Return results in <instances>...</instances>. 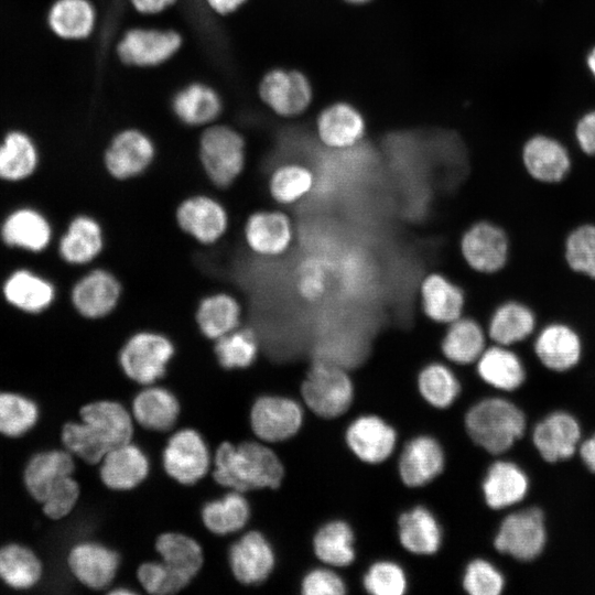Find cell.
I'll use <instances>...</instances> for the list:
<instances>
[{"instance_id": "37", "label": "cell", "mask_w": 595, "mask_h": 595, "mask_svg": "<svg viewBox=\"0 0 595 595\" xmlns=\"http://www.w3.org/2000/svg\"><path fill=\"white\" fill-rule=\"evenodd\" d=\"M479 379L495 390L511 392L526 380V369L519 356L509 347L487 346L475 364Z\"/></svg>"}, {"instance_id": "27", "label": "cell", "mask_w": 595, "mask_h": 595, "mask_svg": "<svg viewBox=\"0 0 595 595\" xmlns=\"http://www.w3.org/2000/svg\"><path fill=\"white\" fill-rule=\"evenodd\" d=\"M105 247V235L100 223L87 214L75 215L67 224L57 242L62 261L82 267L95 261Z\"/></svg>"}, {"instance_id": "20", "label": "cell", "mask_w": 595, "mask_h": 595, "mask_svg": "<svg viewBox=\"0 0 595 595\" xmlns=\"http://www.w3.org/2000/svg\"><path fill=\"white\" fill-rule=\"evenodd\" d=\"M119 562L117 552L93 541L74 544L66 556V564L72 575L84 586L96 591L111 584Z\"/></svg>"}, {"instance_id": "12", "label": "cell", "mask_w": 595, "mask_h": 595, "mask_svg": "<svg viewBox=\"0 0 595 595\" xmlns=\"http://www.w3.org/2000/svg\"><path fill=\"white\" fill-rule=\"evenodd\" d=\"M177 227L196 242L210 246L227 232L229 215L216 198L197 194L184 198L175 209Z\"/></svg>"}, {"instance_id": "58", "label": "cell", "mask_w": 595, "mask_h": 595, "mask_svg": "<svg viewBox=\"0 0 595 595\" xmlns=\"http://www.w3.org/2000/svg\"><path fill=\"white\" fill-rule=\"evenodd\" d=\"M176 0H130L132 7L143 14H156L160 13L172 4Z\"/></svg>"}, {"instance_id": "43", "label": "cell", "mask_w": 595, "mask_h": 595, "mask_svg": "<svg viewBox=\"0 0 595 595\" xmlns=\"http://www.w3.org/2000/svg\"><path fill=\"white\" fill-rule=\"evenodd\" d=\"M172 109L186 126L201 127L214 121L221 111L218 93L203 83H192L173 97Z\"/></svg>"}, {"instance_id": "33", "label": "cell", "mask_w": 595, "mask_h": 595, "mask_svg": "<svg viewBox=\"0 0 595 595\" xmlns=\"http://www.w3.org/2000/svg\"><path fill=\"white\" fill-rule=\"evenodd\" d=\"M79 420L85 422L94 434L111 448L129 443L133 434L130 413L115 401H95L79 409Z\"/></svg>"}, {"instance_id": "47", "label": "cell", "mask_w": 595, "mask_h": 595, "mask_svg": "<svg viewBox=\"0 0 595 595\" xmlns=\"http://www.w3.org/2000/svg\"><path fill=\"white\" fill-rule=\"evenodd\" d=\"M155 549L162 562L190 581L203 565V552L199 544L185 534L163 533L158 538Z\"/></svg>"}, {"instance_id": "49", "label": "cell", "mask_w": 595, "mask_h": 595, "mask_svg": "<svg viewBox=\"0 0 595 595\" xmlns=\"http://www.w3.org/2000/svg\"><path fill=\"white\" fill-rule=\"evenodd\" d=\"M563 257L572 272L595 280V224H581L566 235Z\"/></svg>"}, {"instance_id": "35", "label": "cell", "mask_w": 595, "mask_h": 595, "mask_svg": "<svg viewBox=\"0 0 595 595\" xmlns=\"http://www.w3.org/2000/svg\"><path fill=\"white\" fill-rule=\"evenodd\" d=\"M148 473L145 454L130 442L111 448L100 461V478L110 489H132L145 479Z\"/></svg>"}, {"instance_id": "52", "label": "cell", "mask_w": 595, "mask_h": 595, "mask_svg": "<svg viewBox=\"0 0 595 595\" xmlns=\"http://www.w3.org/2000/svg\"><path fill=\"white\" fill-rule=\"evenodd\" d=\"M505 584L501 572L486 559L475 558L464 567L462 587L469 595H499Z\"/></svg>"}, {"instance_id": "48", "label": "cell", "mask_w": 595, "mask_h": 595, "mask_svg": "<svg viewBox=\"0 0 595 595\" xmlns=\"http://www.w3.org/2000/svg\"><path fill=\"white\" fill-rule=\"evenodd\" d=\"M214 353L225 369H245L258 357L259 340L251 328L238 327L215 340Z\"/></svg>"}, {"instance_id": "31", "label": "cell", "mask_w": 595, "mask_h": 595, "mask_svg": "<svg viewBox=\"0 0 595 595\" xmlns=\"http://www.w3.org/2000/svg\"><path fill=\"white\" fill-rule=\"evenodd\" d=\"M40 553L20 541L0 544V582L11 591H31L44 576Z\"/></svg>"}, {"instance_id": "21", "label": "cell", "mask_w": 595, "mask_h": 595, "mask_svg": "<svg viewBox=\"0 0 595 595\" xmlns=\"http://www.w3.org/2000/svg\"><path fill=\"white\" fill-rule=\"evenodd\" d=\"M259 94L264 104L284 117L303 112L312 99L307 78L296 71L281 68L272 69L263 76Z\"/></svg>"}, {"instance_id": "50", "label": "cell", "mask_w": 595, "mask_h": 595, "mask_svg": "<svg viewBox=\"0 0 595 595\" xmlns=\"http://www.w3.org/2000/svg\"><path fill=\"white\" fill-rule=\"evenodd\" d=\"M361 585L371 595H402L408 593V576L400 563L380 559L367 566Z\"/></svg>"}, {"instance_id": "22", "label": "cell", "mask_w": 595, "mask_h": 595, "mask_svg": "<svg viewBox=\"0 0 595 595\" xmlns=\"http://www.w3.org/2000/svg\"><path fill=\"white\" fill-rule=\"evenodd\" d=\"M521 160L527 174L541 184H559L569 175L572 161L566 148L556 139L536 134L522 147Z\"/></svg>"}, {"instance_id": "51", "label": "cell", "mask_w": 595, "mask_h": 595, "mask_svg": "<svg viewBox=\"0 0 595 595\" xmlns=\"http://www.w3.org/2000/svg\"><path fill=\"white\" fill-rule=\"evenodd\" d=\"M60 435L63 447L88 464L100 463L109 451L82 420L64 423Z\"/></svg>"}, {"instance_id": "29", "label": "cell", "mask_w": 595, "mask_h": 595, "mask_svg": "<svg viewBox=\"0 0 595 595\" xmlns=\"http://www.w3.org/2000/svg\"><path fill=\"white\" fill-rule=\"evenodd\" d=\"M487 332L478 320L463 315L445 326L439 343L442 358L452 366L475 365L487 347Z\"/></svg>"}, {"instance_id": "40", "label": "cell", "mask_w": 595, "mask_h": 595, "mask_svg": "<svg viewBox=\"0 0 595 595\" xmlns=\"http://www.w3.org/2000/svg\"><path fill=\"white\" fill-rule=\"evenodd\" d=\"M242 310L239 301L226 292L204 296L195 311L196 325L204 337L216 340L240 326Z\"/></svg>"}, {"instance_id": "16", "label": "cell", "mask_w": 595, "mask_h": 595, "mask_svg": "<svg viewBox=\"0 0 595 595\" xmlns=\"http://www.w3.org/2000/svg\"><path fill=\"white\" fill-rule=\"evenodd\" d=\"M418 295L422 314L433 324L446 326L465 314L464 289L441 271H430L421 278Z\"/></svg>"}, {"instance_id": "8", "label": "cell", "mask_w": 595, "mask_h": 595, "mask_svg": "<svg viewBox=\"0 0 595 595\" xmlns=\"http://www.w3.org/2000/svg\"><path fill=\"white\" fill-rule=\"evenodd\" d=\"M404 487L420 489L431 485L444 472L446 455L442 443L431 434H416L392 455Z\"/></svg>"}, {"instance_id": "11", "label": "cell", "mask_w": 595, "mask_h": 595, "mask_svg": "<svg viewBox=\"0 0 595 595\" xmlns=\"http://www.w3.org/2000/svg\"><path fill=\"white\" fill-rule=\"evenodd\" d=\"M344 439L361 463L381 465L396 453L399 436L396 428L379 414L364 413L346 426Z\"/></svg>"}, {"instance_id": "2", "label": "cell", "mask_w": 595, "mask_h": 595, "mask_svg": "<svg viewBox=\"0 0 595 595\" xmlns=\"http://www.w3.org/2000/svg\"><path fill=\"white\" fill-rule=\"evenodd\" d=\"M526 426L523 411L501 397L483 398L464 414V430L469 441L493 456L507 453L522 437Z\"/></svg>"}, {"instance_id": "56", "label": "cell", "mask_w": 595, "mask_h": 595, "mask_svg": "<svg viewBox=\"0 0 595 595\" xmlns=\"http://www.w3.org/2000/svg\"><path fill=\"white\" fill-rule=\"evenodd\" d=\"M296 294L307 303L322 300L328 288V274L322 263L316 260L303 262L295 274Z\"/></svg>"}, {"instance_id": "18", "label": "cell", "mask_w": 595, "mask_h": 595, "mask_svg": "<svg viewBox=\"0 0 595 595\" xmlns=\"http://www.w3.org/2000/svg\"><path fill=\"white\" fill-rule=\"evenodd\" d=\"M0 291L9 306L29 315L46 312L57 296L56 286L48 278L24 267L10 271L3 279Z\"/></svg>"}, {"instance_id": "4", "label": "cell", "mask_w": 595, "mask_h": 595, "mask_svg": "<svg viewBox=\"0 0 595 595\" xmlns=\"http://www.w3.org/2000/svg\"><path fill=\"white\" fill-rule=\"evenodd\" d=\"M198 158L209 182L219 188L231 186L246 165V143L231 127L216 125L206 128L199 138Z\"/></svg>"}, {"instance_id": "62", "label": "cell", "mask_w": 595, "mask_h": 595, "mask_svg": "<svg viewBox=\"0 0 595 595\" xmlns=\"http://www.w3.org/2000/svg\"><path fill=\"white\" fill-rule=\"evenodd\" d=\"M111 594H133V592L128 588H117Z\"/></svg>"}, {"instance_id": "38", "label": "cell", "mask_w": 595, "mask_h": 595, "mask_svg": "<svg viewBox=\"0 0 595 595\" xmlns=\"http://www.w3.org/2000/svg\"><path fill=\"white\" fill-rule=\"evenodd\" d=\"M40 165V151L33 138L22 130L7 132L0 141V181L21 183Z\"/></svg>"}, {"instance_id": "55", "label": "cell", "mask_w": 595, "mask_h": 595, "mask_svg": "<svg viewBox=\"0 0 595 595\" xmlns=\"http://www.w3.org/2000/svg\"><path fill=\"white\" fill-rule=\"evenodd\" d=\"M300 593L303 595H344L348 593L339 571L327 565L311 567L302 577Z\"/></svg>"}, {"instance_id": "57", "label": "cell", "mask_w": 595, "mask_h": 595, "mask_svg": "<svg viewBox=\"0 0 595 595\" xmlns=\"http://www.w3.org/2000/svg\"><path fill=\"white\" fill-rule=\"evenodd\" d=\"M575 139L585 154L595 155V110L580 118L575 127Z\"/></svg>"}, {"instance_id": "13", "label": "cell", "mask_w": 595, "mask_h": 595, "mask_svg": "<svg viewBox=\"0 0 595 595\" xmlns=\"http://www.w3.org/2000/svg\"><path fill=\"white\" fill-rule=\"evenodd\" d=\"M155 145L143 131L123 129L110 140L104 153V166L117 181H129L142 175L153 163Z\"/></svg>"}, {"instance_id": "23", "label": "cell", "mask_w": 595, "mask_h": 595, "mask_svg": "<svg viewBox=\"0 0 595 595\" xmlns=\"http://www.w3.org/2000/svg\"><path fill=\"white\" fill-rule=\"evenodd\" d=\"M581 436L577 420L567 412L555 411L534 425L532 442L544 461L556 463L575 454Z\"/></svg>"}, {"instance_id": "45", "label": "cell", "mask_w": 595, "mask_h": 595, "mask_svg": "<svg viewBox=\"0 0 595 595\" xmlns=\"http://www.w3.org/2000/svg\"><path fill=\"white\" fill-rule=\"evenodd\" d=\"M51 31L64 40H83L91 34L96 11L89 0H56L48 9Z\"/></svg>"}, {"instance_id": "9", "label": "cell", "mask_w": 595, "mask_h": 595, "mask_svg": "<svg viewBox=\"0 0 595 595\" xmlns=\"http://www.w3.org/2000/svg\"><path fill=\"white\" fill-rule=\"evenodd\" d=\"M242 236L253 255L274 259L292 248L296 232L291 216L278 207L252 212L245 220Z\"/></svg>"}, {"instance_id": "14", "label": "cell", "mask_w": 595, "mask_h": 595, "mask_svg": "<svg viewBox=\"0 0 595 595\" xmlns=\"http://www.w3.org/2000/svg\"><path fill=\"white\" fill-rule=\"evenodd\" d=\"M122 294L119 279L109 270L96 268L79 277L69 292L75 312L83 318L96 321L110 315Z\"/></svg>"}, {"instance_id": "54", "label": "cell", "mask_w": 595, "mask_h": 595, "mask_svg": "<svg viewBox=\"0 0 595 595\" xmlns=\"http://www.w3.org/2000/svg\"><path fill=\"white\" fill-rule=\"evenodd\" d=\"M80 496V487L73 475L56 483L39 507L42 515L51 521H60L72 513Z\"/></svg>"}, {"instance_id": "5", "label": "cell", "mask_w": 595, "mask_h": 595, "mask_svg": "<svg viewBox=\"0 0 595 595\" xmlns=\"http://www.w3.org/2000/svg\"><path fill=\"white\" fill-rule=\"evenodd\" d=\"M175 353L172 340L162 333L140 331L132 334L119 350L123 374L132 381L150 386L161 379Z\"/></svg>"}, {"instance_id": "25", "label": "cell", "mask_w": 595, "mask_h": 595, "mask_svg": "<svg viewBox=\"0 0 595 595\" xmlns=\"http://www.w3.org/2000/svg\"><path fill=\"white\" fill-rule=\"evenodd\" d=\"M74 456L64 447L34 452L22 468V483L28 495L37 504L61 479L74 475Z\"/></svg>"}, {"instance_id": "19", "label": "cell", "mask_w": 595, "mask_h": 595, "mask_svg": "<svg viewBox=\"0 0 595 595\" xmlns=\"http://www.w3.org/2000/svg\"><path fill=\"white\" fill-rule=\"evenodd\" d=\"M163 466L173 479L184 485L203 478L209 467V454L201 434L192 429L174 433L163 451Z\"/></svg>"}, {"instance_id": "34", "label": "cell", "mask_w": 595, "mask_h": 595, "mask_svg": "<svg viewBox=\"0 0 595 595\" xmlns=\"http://www.w3.org/2000/svg\"><path fill=\"white\" fill-rule=\"evenodd\" d=\"M536 327L537 317L532 309L521 301L508 300L493 310L486 332L493 344L510 347L526 340Z\"/></svg>"}, {"instance_id": "15", "label": "cell", "mask_w": 595, "mask_h": 595, "mask_svg": "<svg viewBox=\"0 0 595 595\" xmlns=\"http://www.w3.org/2000/svg\"><path fill=\"white\" fill-rule=\"evenodd\" d=\"M53 238L52 223L33 206L15 207L0 223V240L13 250L41 253L51 246Z\"/></svg>"}, {"instance_id": "6", "label": "cell", "mask_w": 595, "mask_h": 595, "mask_svg": "<svg viewBox=\"0 0 595 595\" xmlns=\"http://www.w3.org/2000/svg\"><path fill=\"white\" fill-rule=\"evenodd\" d=\"M545 544L544 515L534 506L506 515L493 537V547L498 553L521 562L537 559Z\"/></svg>"}, {"instance_id": "24", "label": "cell", "mask_w": 595, "mask_h": 595, "mask_svg": "<svg viewBox=\"0 0 595 595\" xmlns=\"http://www.w3.org/2000/svg\"><path fill=\"white\" fill-rule=\"evenodd\" d=\"M400 545L415 556L434 555L442 547L444 533L436 515L425 505L416 504L397 519Z\"/></svg>"}, {"instance_id": "42", "label": "cell", "mask_w": 595, "mask_h": 595, "mask_svg": "<svg viewBox=\"0 0 595 595\" xmlns=\"http://www.w3.org/2000/svg\"><path fill=\"white\" fill-rule=\"evenodd\" d=\"M41 419L39 402L18 390L0 389V437L20 440L32 432Z\"/></svg>"}, {"instance_id": "28", "label": "cell", "mask_w": 595, "mask_h": 595, "mask_svg": "<svg viewBox=\"0 0 595 595\" xmlns=\"http://www.w3.org/2000/svg\"><path fill=\"white\" fill-rule=\"evenodd\" d=\"M533 350L547 369L563 372L575 367L582 357V340L578 333L566 323L553 322L537 335Z\"/></svg>"}, {"instance_id": "61", "label": "cell", "mask_w": 595, "mask_h": 595, "mask_svg": "<svg viewBox=\"0 0 595 595\" xmlns=\"http://www.w3.org/2000/svg\"><path fill=\"white\" fill-rule=\"evenodd\" d=\"M587 67L595 77V46L588 52L586 57Z\"/></svg>"}, {"instance_id": "3", "label": "cell", "mask_w": 595, "mask_h": 595, "mask_svg": "<svg viewBox=\"0 0 595 595\" xmlns=\"http://www.w3.org/2000/svg\"><path fill=\"white\" fill-rule=\"evenodd\" d=\"M299 394L312 415L336 420L343 418L354 404V378L346 366L315 357L304 371Z\"/></svg>"}, {"instance_id": "39", "label": "cell", "mask_w": 595, "mask_h": 595, "mask_svg": "<svg viewBox=\"0 0 595 595\" xmlns=\"http://www.w3.org/2000/svg\"><path fill=\"white\" fill-rule=\"evenodd\" d=\"M416 388L426 404L444 411L456 402L463 387L451 364L444 359H434L418 370Z\"/></svg>"}, {"instance_id": "17", "label": "cell", "mask_w": 595, "mask_h": 595, "mask_svg": "<svg viewBox=\"0 0 595 595\" xmlns=\"http://www.w3.org/2000/svg\"><path fill=\"white\" fill-rule=\"evenodd\" d=\"M181 45L182 36L173 30L134 28L123 34L117 53L127 65L149 67L170 60Z\"/></svg>"}, {"instance_id": "32", "label": "cell", "mask_w": 595, "mask_h": 595, "mask_svg": "<svg viewBox=\"0 0 595 595\" xmlns=\"http://www.w3.org/2000/svg\"><path fill=\"white\" fill-rule=\"evenodd\" d=\"M312 548L320 564L346 570L357 556L354 528L345 519H329L314 532Z\"/></svg>"}, {"instance_id": "36", "label": "cell", "mask_w": 595, "mask_h": 595, "mask_svg": "<svg viewBox=\"0 0 595 595\" xmlns=\"http://www.w3.org/2000/svg\"><path fill=\"white\" fill-rule=\"evenodd\" d=\"M321 143L332 150L343 151L356 147L365 134L361 115L347 104H335L320 115L316 125Z\"/></svg>"}, {"instance_id": "7", "label": "cell", "mask_w": 595, "mask_h": 595, "mask_svg": "<svg viewBox=\"0 0 595 595\" xmlns=\"http://www.w3.org/2000/svg\"><path fill=\"white\" fill-rule=\"evenodd\" d=\"M458 248L465 264L482 275H494L502 271L511 250L507 231L487 219L470 224L461 235Z\"/></svg>"}, {"instance_id": "26", "label": "cell", "mask_w": 595, "mask_h": 595, "mask_svg": "<svg viewBox=\"0 0 595 595\" xmlns=\"http://www.w3.org/2000/svg\"><path fill=\"white\" fill-rule=\"evenodd\" d=\"M229 564L240 583L253 585L262 583L272 573L275 555L270 542L262 533L250 531L231 545Z\"/></svg>"}, {"instance_id": "53", "label": "cell", "mask_w": 595, "mask_h": 595, "mask_svg": "<svg viewBox=\"0 0 595 595\" xmlns=\"http://www.w3.org/2000/svg\"><path fill=\"white\" fill-rule=\"evenodd\" d=\"M137 575L142 587L153 595L175 594L190 583L188 578L162 561L141 564Z\"/></svg>"}, {"instance_id": "1", "label": "cell", "mask_w": 595, "mask_h": 595, "mask_svg": "<svg viewBox=\"0 0 595 595\" xmlns=\"http://www.w3.org/2000/svg\"><path fill=\"white\" fill-rule=\"evenodd\" d=\"M215 480L236 491L277 489L281 486L285 469L278 454L258 442L239 445L224 442L215 454Z\"/></svg>"}, {"instance_id": "63", "label": "cell", "mask_w": 595, "mask_h": 595, "mask_svg": "<svg viewBox=\"0 0 595 595\" xmlns=\"http://www.w3.org/2000/svg\"><path fill=\"white\" fill-rule=\"evenodd\" d=\"M346 1L351 2V3H365L369 0H346Z\"/></svg>"}, {"instance_id": "59", "label": "cell", "mask_w": 595, "mask_h": 595, "mask_svg": "<svg viewBox=\"0 0 595 595\" xmlns=\"http://www.w3.org/2000/svg\"><path fill=\"white\" fill-rule=\"evenodd\" d=\"M578 454L587 469L595 474V433L580 443Z\"/></svg>"}, {"instance_id": "41", "label": "cell", "mask_w": 595, "mask_h": 595, "mask_svg": "<svg viewBox=\"0 0 595 595\" xmlns=\"http://www.w3.org/2000/svg\"><path fill=\"white\" fill-rule=\"evenodd\" d=\"M316 184L314 171L300 162L277 165L268 178V193L279 207H288L303 201Z\"/></svg>"}, {"instance_id": "30", "label": "cell", "mask_w": 595, "mask_h": 595, "mask_svg": "<svg viewBox=\"0 0 595 595\" xmlns=\"http://www.w3.org/2000/svg\"><path fill=\"white\" fill-rule=\"evenodd\" d=\"M529 479L513 462L497 459L483 476L480 491L485 505L495 511L508 509L527 496Z\"/></svg>"}, {"instance_id": "46", "label": "cell", "mask_w": 595, "mask_h": 595, "mask_svg": "<svg viewBox=\"0 0 595 595\" xmlns=\"http://www.w3.org/2000/svg\"><path fill=\"white\" fill-rule=\"evenodd\" d=\"M250 517V508L240 491H231L220 499L207 502L202 509L205 527L213 533L225 536L242 529Z\"/></svg>"}, {"instance_id": "60", "label": "cell", "mask_w": 595, "mask_h": 595, "mask_svg": "<svg viewBox=\"0 0 595 595\" xmlns=\"http://www.w3.org/2000/svg\"><path fill=\"white\" fill-rule=\"evenodd\" d=\"M207 6L219 14H229L239 9L247 0H204Z\"/></svg>"}, {"instance_id": "10", "label": "cell", "mask_w": 595, "mask_h": 595, "mask_svg": "<svg viewBox=\"0 0 595 595\" xmlns=\"http://www.w3.org/2000/svg\"><path fill=\"white\" fill-rule=\"evenodd\" d=\"M304 420L302 404L286 396H261L253 402L250 411L251 429L264 443L289 441L302 430Z\"/></svg>"}, {"instance_id": "44", "label": "cell", "mask_w": 595, "mask_h": 595, "mask_svg": "<svg viewBox=\"0 0 595 595\" xmlns=\"http://www.w3.org/2000/svg\"><path fill=\"white\" fill-rule=\"evenodd\" d=\"M132 414L141 426L163 432L175 424L180 414V404L169 390L161 387H149L134 398Z\"/></svg>"}]
</instances>
